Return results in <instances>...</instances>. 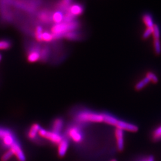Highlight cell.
I'll list each match as a JSON object with an SVG mask.
<instances>
[{"mask_svg": "<svg viewBox=\"0 0 161 161\" xmlns=\"http://www.w3.org/2000/svg\"><path fill=\"white\" fill-rule=\"evenodd\" d=\"M80 27V23L74 20L70 22H64L56 24L51 29V33L54 35L55 40L63 37L64 35L69 32L74 31Z\"/></svg>", "mask_w": 161, "mask_h": 161, "instance_id": "6da1fadb", "label": "cell"}, {"mask_svg": "<svg viewBox=\"0 0 161 161\" xmlns=\"http://www.w3.org/2000/svg\"><path fill=\"white\" fill-rule=\"evenodd\" d=\"M76 120L80 122H103V114L84 111L76 116Z\"/></svg>", "mask_w": 161, "mask_h": 161, "instance_id": "7a4b0ae2", "label": "cell"}, {"mask_svg": "<svg viewBox=\"0 0 161 161\" xmlns=\"http://www.w3.org/2000/svg\"><path fill=\"white\" fill-rule=\"evenodd\" d=\"M38 134H39V136H40L42 138L48 139L49 141H50L51 142L54 144H59L62 142V140L64 139L63 137L59 133L47 131L42 128H41Z\"/></svg>", "mask_w": 161, "mask_h": 161, "instance_id": "3957f363", "label": "cell"}, {"mask_svg": "<svg viewBox=\"0 0 161 161\" xmlns=\"http://www.w3.org/2000/svg\"><path fill=\"white\" fill-rule=\"evenodd\" d=\"M41 47L38 44H33L29 47L27 59L29 63H35L40 60Z\"/></svg>", "mask_w": 161, "mask_h": 161, "instance_id": "277c9868", "label": "cell"}, {"mask_svg": "<svg viewBox=\"0 0 161 161\" xmlns=\"http://www.w3.org/2000/svg\"><path fill=\"white\" fill-rule=\"evenodd\" d=\"M10 149L12 150V152L13 153V155L16 156L18 161H26V157L23 152V150L21 147V146L18 143L17 141L12 145V146L10 147Z\"/></svg>", "mask_w": 161, "mask_h": 161, "instance_id": "5b68a950", "label": "cell"}, {"mask_svg": "<svg viewBox=\"0 0 161 161\" xmlns=\"http://www.w3.org/2000/svg\"><path fill=\"white\" fill-rule=\"evenodd\" d=\"M68 135L75 143H80L82 140V133L77 127H70L68 130Z\"/></svg>", "mask_w": 161, "mask_h": 161, "instance_id": "8992f818", "label": "cell"}, {"mask_svg": "<svg viewBox=\"0 0 161 161\" xmlns=\"http://www.w3.org/2000/svg\"><path fill=\"white\" fill-rule=\"evenodd\" d=\"M116 128L121 129L122 130L127 131L130 132H136L138 131V127L136 125H134L131 123H128L125 121H120L118 120L116 125Z\"/></svg>", "mask_w": 161, "mask_h": 161, "instance_id": "52a82bcc", "label": "cell"}, {"mask_svg": "<svg viewBox=\"0 0 161 161\" xmlns=\"http://www.w3.org/2000/svg\"><path fill=\"white\" fill-rule=\"evenodd\" d=\"M115 137L116 140L117 147L119 151L124 149V131L121 129L116 128L115 129Z\"/></svg>", "mask_w": 161, "mask_h": 161, "instance_id": "ba28073f", "label": "cell"}, {"mask_svg": "<svg viewBox=\"0 0 161 161\" xmlns=\"http://www.w3.org/2000/svg\"><path fill=\"white\" fill-rule=\"evenodd\" d=\"M70 13L74 17L80 15L84 12V7L80 4H74L70 6L69 8L66 11Z\"/></svg>", "mask_w": 161, "mask_h": 161, "instance_id": "9c48e42d", "label": "cell"}, {"mask_svg": "<svg viewBox=\"0 0 161 161\" xmlns=\"http://www.w3.org/2000/svg\"><path fill=\"white\" fill-rule=\"evenodd\" d=\"M41 128V127L38 124H34L30 128L29 132L28 133V138L31 140H36L38 138V132Z\"/></svg>", "mask_w": 161, "mask_h": 161, "instance_id": "30bf717a", "label": "cell"}, {"mask_svg": "<svg viewBox=\"0 0 161 161\" xmlns=\"http://www.w3.org/2000/svg\"><path fill=\"white\" fill-rule=\"evenodd\" d=\"M69 147V143L67 139L64 138L58 144V155L60 157H64L66 155Z\"/></svg>", "mask_w": 161, "mask_h": 161, "instance_id": "8fae6325", "label": "cell"}, {"mask_svg": "<svg viewBox=\"0 0 161 161\" xmlns=\"http://www.w3.org/2000/svg\"><path fill=\"white\" fill-rule=\"evenodd\" d=\"M64 126V121L62 118H56L53 121L52 124V131L59 133L62 130Z\"/></svg>", "mask_w": 161, "mask_h": 161, "instance_id": "7c38bea8", "label": "cell"}, {"mask_svg": "<svg viewBox=\"0 0 161 161\" xmlns=\"http://www.w3.org/2000/svg\"><path fill=\"white\" fill-rule=\"evenodd\" d=\"M50 48L49 47L46 45H44L41 48L40 51V60L42 62H46L48 58L50 56Z\"/></svg>", "mask_w": 161, "mask_h": 161, "instance_id": "4fadbf2b", "label": "cell"}, {"mask_svg": "<svg viewBox=\"0 0 161 161\" xmlns=\"http://www.w3.org/2000/svg\"><path fill=\"white\" fill-rule=\"evenodd\" d=\"M64 19V14L62 11H56L52 14V21H53L56 24L63 22Z\"/></svg>", "mask_w": 161, "mask_h": 161, "instance_id": "5bb4252c", "label": "cell"}, {"mask_svg": "<svg viewBox=\"0 0 161 161\" xmlns=\"http://www.w3.org/2000/svg\"><path fill=\"white\" fill-rule=\"evenodd\" d=\"M52 14L48 11H42L39 14L38 18L44 23H49L52 20Z\"/></svg>", "mask_w": 161, "mask_h": 161, "instance_id": "9a60e30c", "label": "cell"}, {"mask_svg": "<svg viewBox=\"0 0 161 161\" xmlns=\"http://www.w3.org/2000/svg\"><path fill=\"white\" fill-rule=\"evenodd\" d=\"M103 117L104 122L113 126H116L118 121V119L117 118L109 114H103Z\"/></svg>", "mask_w": 161, "mask_h": 161, "instance_id": "2e32d148", "label": "cell"}, {"mask_svg": "<svg viewBox=\"0 0 161 161\" xmlns=\"http://www.w3.org/2000/svg\"><path fill=\"white\" fill-rule=\"evenodd\" d=\"M53 40H55L54 35L51 32H43L41 36L40 42H50Z\"/></svg>", "mask_w": 161, "mask_h": 161, "instance_id": "e0dca14e", "label": "cell"}, {"mask_svg": "<svg viewBox=\"0 0 161 161\" xmlns=\"http://www.w3.org/2000/svg\"><path fill=\"white\" fill-rule=\"evenodd\" d=\"M143 21L144 24L146 25V26H147V28H153V26L155 25L154 23H153V19H152V16L148 13L145 14L143 15Z\"/></svg>", "mask_w": 161, "mask_h": 161, "instance_id": "ac0fdd59", "label": "cell"}, {"mask_svg": "<svg viewBox=\"0 0 161 161\" xmlns=\"http://www.w3.org/2000/svg\"><path fill=\"white\" fill-rule=\"evenodd\" d=\"M63 37L69 40H77L80 38V35L79 33L74 31L69 32L64 35Z\"/></svg>", "mask_w": 161, "mask_h": 161, "instance_id": "d6986e66", "label": "cell"}, {"mask_svg": "<svg viewBox=\"0 0 161 161\" xmlns=\"http://www.w3.org/2000/svg\"><path fill=\"white\" fill-rule=\"evenodd\" d=\"M72 0H60L58 4V8L62 10H67L70 6Z\"/></svg>", "mask_w": 161, "mask_h": 161, "instance_id": "ffe728a7", "label": "cell"}, {"mask_svg": "<svg viewBox=\"0 0 161 161\" xmlns=\"http://www.w3.org/2000/svg\"><path fill=\"white\" fill-rule=\"evenodd\" d=\"M150 82V80L146 76L142 79V80H140L137 83V84L135 86V88L136 90H141L142 89H143L145 86H146Z\"/></svg>", "mask_w": 161, "mask_h": 161, "instance_id": "44dd1931", "label": "cell"}, {"mask_svg": "<svg viewBox=\"0 0 161 161\" xmlns=\"http://www.w3.org/2000/svg\"><path fill=\"white\" fill-rule=\"evenodd\" d=\"M12 46V42L10 40H0V50H8Z\"/></svg>", "mask_w": 161, "mask_h": 161, "instance_id": "7402d4cb", "label": "cell"}, {"mask_svg": "<svg viewBox=\"0 0 161 161\" xmlns=\"http://www.w3.org/2000/svg\"><path fill=\"white\" fill-rule=\"evenodd\" d=\"M13 132L10 130L0 127V140H1V142L3 141L6 137L10 135Z\"/></svg>", "mask_w": 161, "mask_h": 161, "instance_id": "603a6c76", "label": "cell"}, {"mask_svg": "<svg viewBox=\"0 0 161 161\" xmlns=\"http://www.w3.org/2000/svg\"><path fill=\"white\" fill-rule=\"evenodd\" d=\"M43 28L41 26H37L35 31V37L38 42H40L41 36L43 33Z\"/></svg>", "mask_w": 161, "mask_h": 161, "instance_id": "cb8c5ba5", "label": "cell"}, {"mask_svg": "<svg viewBox=\"0 0 161 161\" xmlns=\"http://www.w3.org/2000/svg\"><path fill=\"white\" fill-rule=\"evenodd\" d=\"M153 44H154V48H155L156 54L157 55H159L161 53V45L160 40H154Z\"/></svg>", "mask_w": 161, "mask_h": 161, "instance_id": "d4e9b609", "label": "cell"}, {"mask_svg": "<svg viewBox=\"0 0 161 161\" xmlns=\"http://www.w3.org/2000/svg\"><path fill=\"white\" fill-rule=\"evenodd\" d=\"M13 155H14L12 150L8 149L7 151H6L3 155L1 156V161H8L12 158Z\"/></svg>", "mask_w": 161, "mask_h": 161, "instance_id": "484cf974", "label": "cell"}, {"mask_svg": "<svg viewBox=\"0 0 161 161\" xmlns=\"http://www.w3.org/2000/svg\"><path fill=\"white\" fill-rule=\"evenodd\" d=\"M146 77L149 80L150 82H152L153 83L155 84L158 82V77L154 73L152 72H148L146 74Z\"/></svg>", "mask_w": 161, "mask_h": 161, "instance_id": "4316f807", "label": "cell"}, {"mask_svg": "<svg viewBox=\"0 0 161 161\" xmlns=\"http://www.w3.org/2000/svg\"><path fill=\"white\" fill-rule=\"evenodd\" d=\"M153 36L154 40H159L160 38V29L157 25H155L153 30Z\"/></svg>", "mask_w": 161, "mask_h": 161, "instance_id": "83f0119b", "label": "cell"}, {"mask_svg": "<svg viewBox=\"0 0 161 161\" xmlns=\"http://www.w3.org/2000/svg\"><path fill=\"white\" fill-rule=\"evenodd\" d=\"M153 138L155 140H159L161 139V125L156 128L153 132Z\"/></svg>", "mask_w": 161, "mask_h": 161, "instance_id": "f1b7e54d", "label": "cell"}, {"mask_svg": "<svg viewBox=\"0 0 161 161\" xmlns=\"http://www.w3.org/2000/svg\"><path fill=\"white\" fill-rule=\"evenodd\" d=\"M153 28H147V29L144 31V32L143 34V38L146 40L148 37H149L150 36L153 34Z\"/></svg>", "mask_w": 161, "mask_h": 161, "instance_id": "f546056e", "label": "cell"}, {"mask_svg": "<svg viewBox=\"0 0 161 161\" xmlns=\"http://www.w3.org/2000/svg\"><path fill=\"white\" fill-rule=\"evenodd\" d=\"M144 161H154V159H153V156H150L149 158H148V159Z\"/></svg>", "mask_w": 161, "mask_h": 161, "instance_id": "4dcf8cb0", "label": "cell"}, {"mask_svg": "<svg viewBox=\"0 0 161 161\" xmlns=\"http://www.w3.org/2000/svg\"><path fill=\"white\" fill-rule=\"evenodd\" d=\"M1 58H2V56L0 54V61L1 60Z\"/></svg>", "mask_w": 161, "mask_h": 161, "instance_id": "1f68e13d", "label": "cell"}, {"mask_svg": "<svg viewBox=\"0 0 161 161\" xmlns=\"http://www.w3.org/2000/svg\"><path fill=\"white\" fill-rule=\"evenodd\" d=\"M117 161L116 159H112V160H111V161Z\"/></svg>", "mask_w": 161, "mask_h": 161, "instance_id": "d6a6232c", "label": "cell"}]
</instances>
